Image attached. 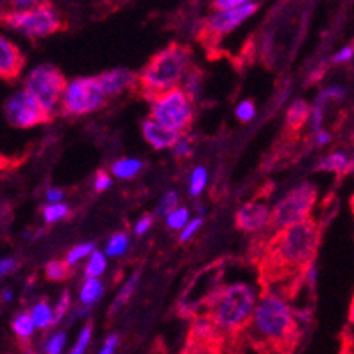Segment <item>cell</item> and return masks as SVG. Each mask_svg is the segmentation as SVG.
<instances>
[{"label":"cell","mask_w":354,"mask_h":354,"mask_svg":"<svg viewBox=\"0 0 354 354\" xmlns=\"http://www.w3.org/2000/svg\"><path fill=\"white\" fill-rule=\"evenodd\" d=\"M317 245L319 226L312 218L279 231L265 249L263 275L268 281L295 279L314 263Z\"/></svg>","instance_id":"obj_1"},{"label":"cell","mask_w":354,"mask_h":354,"mask_svg":"<svg viewBox=\"0 0 354 354\" xmlns=\"http://www.w3.org/2000/svg\"><path fill=\"white\" fill-rule=\"evenodd\" d=\"M247 330L259 346L272 347L277 353L291 349L298 337V319L284 292L275 289L263 292Z\"/></svg>","instance_id":"obj_2"},{"label":"cell","mask_w":354,"mask_h":354,"mask_svg":"<svg viewBox=\"0 0 354 354\" xmlns=\"http://www.w3.org/2000/svg\"><path fill=\"white\" fill-rule=\"evenodd\" d=\"M259 301L256 288L247 282L224 286L207 304L205 314L226 335H238L249 328L256 305Z\"/></svg>","instance_id":"obj_3"},{"label":"cell","mask_w":354,"mask_h":354,"mask_svg":"<svg viewBox=\"0 0 354 354\" xmlns=\"http://www.w3.org/2000/svg\"><path fill=\"white\" fill-rule=\"evenodd\" d=\"M191 69V50L182 44H171L153 55L152 60L141 71L138 83L140 92L148 101H152L167 90L182 86Z\"/></svg>","instance_id":"obj_4"},{"label":"cell","mask_w":354,"mask_h":354,"mask_svg":"<svg viewBox=\"0 0 354 354\" xmlns=\"http://www.w3.org/2000/svg\"><path fill=\"white\" fill-rule=\"evenodd\" d=\"M317 201V189L305 182L288 192L272 210V230L282 231L298 222L310 218V212Z\"/></svg>","instance_id":"obj_5"},{"label":"cell","mask_w":354,"mask_h":354,"mask_svg":"<svg viewBox=\"0 0 354 354\" xmlns=\"http://www.w3.org/2000/svg\"><path fill=\"white\" fill-rule=\"evenodd\" d=\"M66 86L67 82L64 74L50 64L34 67L25 80V90L39 102L41 108L50 117H53L55 111L60 108Z\"/></svg>","instance_id":"obj_6"},{"label":"cell","mask_w":354,"mask_h":354,"mask_svg":"<svg viewBox=\"0 0 354 354\" xmlns=\"http://www.w3.org/2000/svg\"><path fill=\"white\" fill-rule=\"evenodd\" d=\"M150 106H152L150 109L152 118L159 124L166 125L180 134L191 127L192 118H194V106L183 86L167 90L164 94L157 95L156 99L150 101Z\"/></svg>","instance_id":"obj_7"},{"label":"cell","mask_w":354,"mask_h":354,"mask_svg":"<svg viewBox=\"0 0 354 354\" xmlns=\"http://www.w3.org/2000/svg\"><path fill=\"white\" fill-rule=\"evenodd\" d=\"M2 20H4L6 27L32 37V39L46 37L62 28L59 12L50 2H43L30 11H11L4 15Z\"/></svg>","instance_id":"obj_8"},{"label":"cell","mask_w":354,"mask_h":354,"mask_svg":"<svg viewBox=\"0 0 354 354\" xmlns=\"http://www.w3.org/2000/svg\"><path fill=\"white\" fill-rule=\"evenodd\" d=\"M106 101V94L97 76L76 78L67 83L66 92L60 102V111L66 117L88 115L101 108Z\"/></svg>","instance_id":"obj_9"},{"label":"cell","mask_w":354,"mask_h":354,"mask_svg":"<svg viewBox=\"0 0 354 354\" xmlns=\"http://www.w3.org/2000/svg\"><path fill=\"white\" fill-rule=\"evenodd\" d=\"M4 111L9 124L20 129L34 127V125L44 124L51 118L27 90H20L12 97H9Z\"/></svg>","instance_id":"obj_10"},{"label":"cell","mask_w":354,"mask_h":354,"mask_svg":"<svg viewBox=\"0 0 354 354\" xmlns=\"http://www.w3.org/2000/svg\"><path fill=\"white\" fill-rule=\"evenodd\" d=\"M259 4L241 6L236 9H227V11H217L212 15L207 20L205 27H203V37L205 39H214V37H221L224 34H230L236 27H240L245 20H249L250 16L256 15Z\"/></svg>","instance_id":"obj_11"},{"label":"cell","mask_w":354,"mask_h":354,"mask_svg":"<svg viewBox=\"0 0 354 354\" xmlns=\"http://www.w3.org/2000/svg\"><path fill=\"white\" fill-rule=\"evenodd\" d=\"M234 222L243 233H257L272 224V210L265 201H249L241 205L234 215Z\"/></svg>","instance_id":"obj_12"},{"label":"cell","mask_w":354,"mask_h":354,"mask_svg":"<svg viewBox=\"0 0 354 354\" xmlns=\"http://www.w3.org/2000/svg\"><path fill=\"white\" fill-rule=\"evenodd\" d=\"M102 90H104L106 97H113V95L122 94L125 90H131L138 86L140 76L129 69H111L97 76Z\"/></svg>","instance_id":"obj_13"},{"label":"cell","mask_w":354,"mask_h":354,"mask_svg":"<svg viewBox=\"0 0 354 354\" xmlns=\"http://www.w3.org/2000/svg\"><path fill=\"white\" fill-rule=\"evenodd\" d=\"M141 133L143 138L152 145L156 150H166V148H173L178 140L182 138V134L173 131V129L166 127V125L159 124L157 120H153L152 117L147 118L141 125Z\"/></svg>","instance_id":"obj_14"},{"label":"cell","mask_w":354,"mask_h":354,"mask_svg":"<svg viewBox=\"0 0 354 354\" xmlns=\"http://www.w3.org/2000/svg\"><path fill=\"white\" fill-rule=\"evenodd\" d=\"M24 64L25 59L18 46L11 43L8 37H2L0 39V76L4 80L16 78L24 69Z\"/></svg>","instance_id":"obj_15"},{"label":"cell","mask_w":354,"mask_h":354,"mask_svg":"<svg viewBox=\"0 0 354 354\" xmlns=\"http://www.w3.org/2000/svg\"><path fill=\"white\" fill-rule=\"evenodd\" d=\"M189 340H198V342H222V331L217 324L208 317L207 314H201L192 321L191 331H189Z\"/></svg>","instance_id":"obj_16"},{"label":"cell","mask_w":354,"mask_h":354,"mask_svg":"<svg viewBox=\"0 0 354 354\" xmlns=\"http://www.w3.org/2000/svg\"><path fill=\"white\" fill-rule=\"evenodd\" d=\"M321 171L337 173V175H346L351 173V157L346 152H331L326 157H323L317 166Z\"/></svg>","instance_id":"obj_17"},{"label":"cell","mask_w":354,"mask_h":354,"mask_svg":"<svg viewBox=\"0 0 354 354\" xmlns=\"http://www.w3.org/2000/svg\"><path fill=\"white\" fill-rule=\"evenodd\" d=\"M310 109L312 106H308L304 99H296L292 101V104L288 108V113H286V124L289 129H300L305 122L310 120Z\"/></svg>","instance_id":"obj_18"},{"label":"cell","mask_w":354,"mask_h":354,"mask_svg":"<svg viewBox=\"0 0 354 354\" xmlns=\"http://www.w3.org/2000/svg\"><path fill=\"white\" fill-rule=\"evenodd\" d=\"M102 295H104V286H102L101 279H85L80 288V304L92 307L101 300Z\"/></svg>","instance_id":"obj_19"},{"label":"cell","mask_w":354,"mask_h":354,"mask_svg":"<svg viewBox=\"0 0 354 354\" xmlns=\"http://www.w3.org/2000/svg\"><path fill=\"white\" fill-rule=\"evenodd\" d=\"M30 314L35 326L39 328V330H48V328L55 326V312L46 300L37 301V304L32 307Z\"/></svg>","instance_id":"obj_20"},{"label":"cell","mask_w":354,"mask_h":354,"mask_svg":"<svg viewBox=\"0 0 354 354\" xmlns=\"http://www.w3.org/2000/svg\"><path fill=\"white\" fill-rule=\"evenodd\" d=\"M143 162L140 159H133V157H125V159H118L117 162L111 166V173H113L117 178L129 180L136 176L141 171Z\"/></svg>","instance_id":"obj_21"},{"label":"cell","mask_w":354,"mask_h":354,"mask_svg":"<svg viewBox=\"0 0 354 354\" xmlns=\"http://www.w3.org/2000/svg\"><path fill=\"white\" fill-rule=\"evenodd\" d=\"M35 323L30 312H18L12 319V331L20 340H28L35 331Z\"/></svg>","instance_id":"obj_22"},{"label":"cell","mask_w":354,"mask_h":354,"mask_svg":"<svg viewBox=\"0 0 354 354\" xmlns=\"http://www.w3.org/2000/svg\"><path fill=\"white\" fill-rule=\"evenodd\" d=\"M138 282H140V273H133V275L129 277L127 281H125V284L122 286L120 291H118V295H117V298H115L113 307H111V314L117 310H120V308L127 304L129 298H131V296L134 295V291H136Z\"/></svg>","instance_id":"obj_23"},{"label":"cell","mask_w":354,"mask_h":354,"mask_svg":"<svg viewBox=\"0 0 354 354\" xmlns=\"http://www.w3.org/2000/svg\"><path fill=\"white\" fill-rule=\"evenodd\" d=\"M106 266H108V261H106V252L94 250V252H92V256L88 257V261H86V266H85L86 279H99V277L106 272Z\"/></svg>","instance_id":"obj_24"},{"label":"cell","mask_w":354,"mask_h":354,"mask_svg":"<svg viewBox=\"0 0 354 354\" xmlns=\"http://www.w3.org/2000/svg\"><path fill=\"white\" fill-rule=\"evenodd\" d=\"M208 185V171L207 167L198 166L191 171V178H189V194L192 198H198Z\"/></svg>","instance_id":"obj_25"},{"label":"cell","mask_w":354,"mask_h":354,"mask_svg":"<svg viewBox=\"0 0 354 354\" xmlns=\"http://www.w3.org/2000/svg\"><path fill=\"white\" fill-rule=\"evenodd\" d=\"M180 354H222V342H198L187 339Z\"/></svg>","instance_id":"obj_26"},{"label":"cell","mask_w":354,"mask_h":354,"mask_svg":"<svg viewBox=\"0 0 354 354\" xmlns=\"http://www.w3.org/2000/svg\"><path fill=\"white\" fill-rule=\"evenodd\" d=\"M129 236L125 233H115L113 236L109 238L108 241H106V256L109 257H120L124 256L125 252H127L129 249Z\"/></svg>","instance_id":"obj_27"},{"label":"cell","mask_w":354,"mask_h":354,"mask_svg":"<svg viewBox=\"0 0 354 354\" xmlns=\"http://www.w3.org/2000/svg\"><path fill=\"white\" fill-rule=\"evenodd\" d=\"M95 250V245L92 243V241H83V243H78V245H74L73 249L67 252L66 256V261L67 265L69 266H74L78 265L80 261L85 259V257H90L92 256V252Z\"/></svg>","instance_id":"obj_28"},{"label":"cell","mask_w":354,"mask_h":354,"mask_svg":"<svg viewBox=\"0 0 354 354\" xmlns=\"http://www.w3.org/2000/svg\"><path fill=\"white\" fill-rule=\"evenodd\" d=\"M69 215V207L66 203H48L43 208V218L46 224H55Z\"/></svg>","instance_id":"obj_29"},{"label":"cell","mask_w":354,"mask_h":354,"mask_svg":"<svg viewBox=\"0 0 354 354\" xmlns=\"http://www.w3.org/2000/svg\"><path fill=\"white\" fill-rule=\"evenodd\" d=\"M69 268L71 266L67 265V261H60V259H53L50 261L44 268V273L50 281L53 282H60V281H66L67 275H69Z\"/></svg>","instance_id":"obj_30"},{"label":"cell","mask_w":354,"mask_h":354,"mask_svg":"<svg viewBox=\"0 0 354 354\" xmlns=\"http://www.w3.org/2000/svg\"><path fill=\"white\" fill-rule=\"evenodd\" d=\"M189 221H191V212L185 207H178L166 217L167 227L173 231H182L183 227L187 226Z\"/></svg>","instance_id":"obj_31"},{"label":"cell","mask_w":354,"mask_h":354,"mask_svg":"<svg viewBox=\"0 0 354 354\" xmlns=\"http://www.w3.org/2000/svg\"><path fill=\"white\" fill-rule=\"evenodd\" d=\"M180 198L175 191H167L162 198L159 199V205H157V215H162V217H167L173 210L178 208Z\"/></svg>","instance_id":"obj_32"},{"label":"cell","mask_w":354,"mask_h":354,"mask_svg":"<svg viewBox=\"0 0 354 354\" xmlns=\"http://www.w3.org/2000/svg\"><path fill=\"white\" fill-rule=\"evenodd\" d=\"M182 86L183 90L189 94V97L194 101V97H198L199 92H201V74L192 67L191 73L187 74V78H185V82H183Z\"/></svg>","instance_id":"obj_33"},{"label":"cell","mask_w":354,"mask_h":354,"mask_svg":"<svg viewBox=\"0 0 354 354\" xmlns=\"http://www.w3.org/2000/svg\"><path fill=\"white\" fill-rule=\"evenodd\" d=\"M90 339H92V326L90 324H85L80 331L78 339L74 342L73 349L69 351V354H85L86 353V347H88Z\"/></svg>","instance_id":"obj_34"},{"label":"cell","mask_w":354,"mask_h":354,"mask_svg":"<svg viewBox=\"0 0 354 354\" xmlns=\"http://www.w3.org/2000/svg\"><path fill=\"white\" fill-rule=\"evenodd\" d=\"M66 333L64 331H57V333H53L46 340L44 351H46V354H62L64 347H66Z\"/></svg>","instance_id":"obj_35"},{"label":"cell","mask_w":354,"mask_h":354,"mask_svg":"<svg viewBox=\"0 0 354 354\" xmlns=\"http://www.w3.org/2000/svg\"><path fill=\"white\" fill-rule=\"evenodd\" d=\"M71 308V295L67 291H64L60 295V298L57 300V304L53 305V312H55V324H59L60 321L64 319L67 315Z\"/></svg>","instance_id":"obj_36"},{"label":"cell","mask_w":354,"mask_h":354,"mask_svg":"<svg viewBox=\"0 0 354 354\" xmlns=\"http://www.w3.org/2000/svg\"><path fill=\"white\" fill-rule=\"evenodd\" d=\"M234 115L241 122L254 120V117H256V104L252 101H249V99L238 102L236 109H234Z\"/></svg>","instance_id":"obj_37"},{"label":"cell","mask_w":354,"mask_h":354,"mask_svg":"<svg viewBox=\"0 0 354 354\" xmlns=\"http://www.w3.org/2000/svg\"><path fill=\"white\" fill-rule=\"evenodd\" d=\"M201 226H203V217H201V215H198V217L191 218L187 226H185L182 231H180V241H183V243H185V241H189V240H191V238H194L196 233H198V231L201 230Z\"/></svg>","instance_id":"obj_38"},{"label":"cell","mask_w":354,"mask_h":354,"mask_svg":"<svg viewBox=\"0 0 354 354\" xmlns=\"http://www.w3.org/2000/svg\"><path fill=\"white\" fill-rule=\"evenodd\" d=\"M192 150H194V148H192L191 140H189L185 134H182V138L178 140V143L173 147V156L178 157V159H185V157L191 156Z\"/></svg>","instance_id":"obj_39"},{"label":"cell","mask_w":354,"mask_h":354,"mask_svg":"<svg viewBox=\"0 0 354 354\" xmlns=\"http://www.w3.org/2000/svg\"><path fill=\"white\" fill-rule=\"evenodd\" d=\"M257 0H214V8L217 11H227V9H236L241 6L254 4Z\"/></svg>","instance_id":"obj_40"},{"label":"cell","mask_w":354,"mask_h":354,"mask_svg":"<svg viewBox=\"0 0 354 354\" xmlns=\"http://www.w3.org/2000/svg\"><path fill=\"white\" fill-rule=\"evenodd\" d=\"M354 59V46L353 44H347V46L340 48L337 53L333 55L335 64H349Z\"/></svg>","instance_id":"obj_41"},{"label":"cell","mask_w":354,"mask_h":354,"mask_svg":"<svg viewBox=\"0 0 354 354\" xmlns=\"http://www.w3.org/2000/svg\"><path fill=\"white\" fill-rule=\"evenodd\" d=\"M9 4H11V11H30L43 2L41 0H9Z\"/></svg>","instance_id":"obj_42"},{"label":"cell","mask_w":354,"mask_h":354,"mask_svg":"<svg viewBox=\"0 0 354 354\" xmlns=\"http://www.w3.org/2000/svg\"><path fill=\"white\" fill-rule=\"evenodd\" d=\"M152 224H153L152 215H143V217H141L140 221L134 224V234H138V236H143V234H147L148 230L152 227Z\"/></svg>","instance_id":"obj_43"},{"label":"cell","mask_w":354,"mask_h":354,"mask_svg":"<svg viewBox=\"0 0 354 354\" xmlns=\"http://www.w3.org/2000/svg\"><path fill=\"white\" fill-rule=\"evenodd\" d=\"M111 183H113V180L109 178V175L106 171H97V175H95V180H94V189L97 192H102L106 191V189L111 187Z\"/></svg>","instance_id":"obj_44"},{"label":"cell","mask_w":354,"mask_h":354,"mask_svg":"<svg viewBox=\"0 0 354 354\" xmlns=\"http://www.w3.org/2000/svg\"><path fill=\"white\" fill-rule=\"evenodd\" d=\"M118 342H120V337L118 335H109L108 339L104 340V344H102L101 351H99L97 354H115V349H117Z\"/></svg>","instance_id":"obj_45"},{"label":"cell","mask_w":354,"mask_h":354,"mask_svg":"<svg viewBox=\"0 0 354 354\" xmlns=\"http://www.w3.org/2000/svg\"><path fill=\"white\" fill-rule=\"evenodd\" d=\"M304 279H305V282L308 284V288L310 289L315 288V282H317V266H315V263H312V265L305 270Z\"/></svg>","instance_id":"obj_46"},{"label":"cell","mask_w":354,"mask_h":354,"mask_svg":"<svg viewBox=\"0 0 354 354\" xmlns=\"http://www.w3.org/2000/svg\"><path fill=\"white\" fill-rule=\"evenodd\" d=\"M16 270V259L15 257H4V259L0 261V275L6 277L8 273L15 272Z\"/></svg>","instance_id":"obj_47"},{"label":"cell","mask_w":354,"mask_h":354,"mask_svg":"<svg viewBox=\"0 0 354 354\" xmlns=\"http://www.w3.org/2000/svg\"><path fill=\"white\" fill-rule=\"evenodd\" d=\"M64 191L59 187H50L46 191V201L48 203H64Z\"/></svg>","instance_id":"obj_48"},{"label":"cell","mask_w":354,"mask_h":354,"mask_svg":"<svg viewBox=\"0 0 354 354\" xmlns=\"http://www.w3.org/2000/svg\"><path fill=\"white\" fill-rule=\"evenodd\" d=\"M330 141H331V134L328 133V131H324V129H321V131H317V133H315V143L321 145V147L328 145Z\"/></svg>","instance_id":"obj_49"},{"label":"cell","mask_w":354,"mask_h":354,"mask_svg":"<svg viewBox=\"0 0 354 354\" xmlns=\"http://www.w3.org/2000/svg\"><path fill=\"white\" fill-rule=\"evenodd\" d=\"M349 324L354 328V296H353V301H351V307H349Z\"/></svg>","instance_id":"obj_50"},{"label":"cell","mask_w":354,"mask_h":354,"mask_svg":"<svg viewBox=\"0 0 354 354\" xmlns=\"http://www.w3.org/2000/svg\"><path fill=\"white\" fill-rule=\"evenodd\" d=\"M2 300H4V301H11L12 300L11 289H4V291H2Z\"/></svg>","instance_id":"obj_51"},{"label":"cell","mask_w":354,"mask_h":354,"mask_svg":"<svg viewBox=\"0 0 354 354\" xmlns=\"http://www.w3.org/2000/svg\"><path fill=\"white\" fill-rule=\"evenodd\" d=\"M351 173H354V157H351Z\"/></svg>","instance_id":"obj_52"},{"label":"cell","mask_w":354,"mask_h":354,"mask_svg":"<svg viewBox=\"0 0 354 354\" xmlns=\"http://www.w3.org/2000/svg\"><path fill=\"white\" fill-rule=\"evenodd\" d=\"M342 354H353V351H347V349H346Z\"/></svg>","instance_id":"obj_53"},{"label":"cell","mask_w":354,"mask_h":354,"mask_svg":"<svg viewBox=\"0 0 354 354\" xmlns=\"http://www.w3.org/2000/svg\"><path fill=\"white\" fill-rule=\"evenodd\" d=\"M353 210H354V199H353Z\"/></svg>","instance_id":"obj_54"}]
</instances>
